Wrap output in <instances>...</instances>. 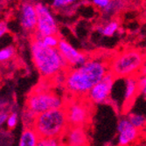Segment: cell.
<instances>
[{
	"instance_id": "1",
	"label": "cell",
	"mask_w": 146,
	"mask_h": 146,
	"mask_svg": "<svg viewBox=\"0 0 146 146\" xmlns=\"http://www.w3.org/2000/svg\"><path fill=\"white\" fill-rule=\"evenodd\" d=\"M110 71V62L102 58L88 59L66 73L65 87L69 94L83 97Z\"/></svg>"
},
{
	"instance_id": "2",
	"label": "cell",
	"mask_w": 146,
	"mask_h": 146,
	"mask_svg": "<svg viewBox=\"0 0 146 146\" xmlns=\"http://www.w3.org/2000/svg\"><path fill=\"white\" fill-rule=\"evenodd\" d=\"M31 48L34 65L43 77L54 78L58 74L68 69L69 66L58 47L46 46L39 38H34Z\"/></svg>"
},
{
	"instance_id": "3",
	"label": "cell",
	"mask_w": 146,
	"mask_h": 146,
	"mask_svg": "<svg viewBox=\"0 0 146 146\" xmlns=\"http://www.w3.org/2000/svg\"><path fill=\"white\" fill-rule=\"evenodd\" d=\"M69 126L64 107L50 110L35 116L33 128L39 137H61Z\"/></svg>"
},
{
	"instance_id": "4",
	"label": "cell",
	"mask_w": 146,
	"mask_h": 146,
	"mask_svg": "<svg viewBox=\"0 0 146 146\" xmlns=\"http://www.w3.org/2000/svg\"><path fill=\"white\" fill-rule=\"evenodd\" d=\"M145 60L143 52L136 49H128L119 52L110 61V71L115 78L138 75Z\"/></svg>"
},
{
	"instance_id": "5",
	"label": "cell",
	"mask_w": 146,
	"mask_h": 146,
	"mask_svg": "<svg viewBox=\"0 0 146 146\" xmlns=\"http://www.w3.org/2000/svg\"><path fill=\"white\" fill-rule=\"evenodd\" d=\"M64 101L51 92L39 91L33 93L27 100V115L35 118L39 114L54 109L64 107Z\"/></svg>"
},
{
	"instance_id": "6",
	"label": "cell",
	"mask_w": 146,
	"mask_h": 146,
	"mask_svg": "<svg viewBox=\"0 0 146 146\" xmlns=\"http://www.w3.org/2000/svg\"><path fill=\"white\" fill-rule=\"evenodd\" d=\"M90 102L88 100H72L65 103L64 108L67 112L68 122L70 126L86 127L91 118Z\"/></svg>"
},
{
	"instance_id": "7",
	"label": "cell",
	"mask_w": 146,
	"mask_h": 146,
	"mask_svg": "<svg viewBox=\"0 0 146 146\" xmlns=\"http://www.w3.org/2000/svg\"><path fill=\"white\" fill-rule=\"evenodd\" d=\"M35 9L38 15V23L34 38H41L46 35L57 34L58 25L50 10L41 3L36 4Z\"/></svg>"
},
{
	"instance_id": "8",
	"label": "cell",
	"mask_w": 146,
	"mask_h": 146,
	"mask_svg": "<svg viewBox=\"0 0 146 146\" xmlns=\"http://www.w3.org/2000/svg\"><path fill=\"white\" fill-rule=\"evenodd\" d=\"M115 76L109 71L104 77L93 87L86 96L87 99L94 104H104L110 102V94Z\"/></svg>"
},
{
	"instance_id": "9",
	"label": "cell",
	"mask_w": 146,
	"mask_h": 146,
	"mask_svg": "<svg viewBox=\"0 0 146 146\" xmlns=\"http://www.w3.org/2000/svg\"><path fill=\"white\" fill-rule=\"evenodd\" d=\"M58 49L71 68L79 67L88 60L85 54L79 52L64 39H60Z\"/></svg>"
},
{
	"instance_id": "10",
	"label": "cell",
	"mask_w": 146,
	"mask_h": 146,
	"mask_svg": "<svg viewBox=\"0 0 146 146\" xmlns=\"http://www.w3.org/2000/svg\"><path fill=\"white\" fill-rule=\"evenodd\" d=\"M63 145L83 146L88 144V139L84 127L68 126L61 137Z\"/></svg>"
},
{
	"instance_id": "11",
	"label": "cell",
	"mask_w": 146,
	"mask_h": 146,
	"mask_svg": "<svg viewBox=\"0 0 146 146\" xmlns=\"http://www.w3.org/2000/svg\"><path fill=\"white\" fill-rule=\"evenodd\" d=\"M123 91L122 99V107L125 108L132 104L139 93L138 76L133 75L123 78Z\"/></svg>"
},
{
	"instance_id": "12",
	"label": "cell",
	"mask_w": 146,
	"mask_h": 146,
	"mask_svg": "<svg viewBox=\"0 0 146 146\" xmlns=\"http://www.w3.org/2000/svg\"><path fill=\"white\" fill-rule=\"evenodd\" d=\"M21 25L26 31H35L38 23V15L35 5L30 3H24L21 6Z\"/></svg>"
},
{
	"instance_id": "13",
	"label": "cell",
	"mask_w": 146,
	"mask_h": 146,
	"mask_svg": "<svg viewBox=\"0 0 146 146\" xmlns=\"http://www.w3.org/2000/svg\"><path fill=\"white\" fill-rule=\"evenodd\" d=\"M118 134V144L121 146H126L136 142L139 135V129L135 128L133 125H131L123 131L119 132Z\"/></svg>"
},
{
	"instance_id": "14",
	"label": "cell",
	"mask_w": 146,
	"mask_h": 146,
	"mask_svg": "<svg viewBox=\"0 0 146 146\" xmlns=\"http://www.w3.org/2000/svg\"><path fill=\"white\" fill-rule=\"evenodd\" d=\"M39 136L33 128H26L22 133L19 140L20 146H36L39 140Z\"/></svg>"
},
{
	"instance_id": "15",
	"label": "cell",
	"mask_w": 146,
	"mask_h": 146,
	"mask_svg": "<svg viewBox=\"0 0 146 146\" xmlns=\"http://www.w3.org/2000/svg\"><path fill=\"white\" fill-rule=\"evenodd\" d=\"M119 29V23L115 20L110 21L105 25H98L96 27L97 32L105 37H112Z\"/></svg>"
},
{
	"instance_id": "16",
	"label": "cell",
	"mask_w": 146,
	"mask_h": 146,
	"mask_svg": "<svg viewBox=\"0 0 146 146\" xmlns=\"http://www.w3.org/2000/svg\"><path fill=\"white\" fill-rule=\"evenodd\" d=\"M126 116L129 119L130 123L138 129L143 128L146 124V116L143 114L132 111L129 112Z\"/></svg>"
},
{
	"instance_id": "17",
	"label": "cell",
	"mask_w": 146,
	"mask_h": 146,
	"mask_svg": "<svg viewBox=\"0 0 146 146\" xmlns=\"http://www.w3.org/2000/svg\"><path fill=\"white\" fill-rule=\"evenodd\" d=\"M38 146H58L63 145L61 137H40L38 142Z\"/></svg>"
},
{
	"instance_id": "18",
	"label": "cell",
	"mask_w": 146,
	"mask_h": 146,
	"mask_svg": "<svg viewBox=\"0 0 146 146\" xmlns=\"http://www.w3.org/2000/svg\"><path fill=\"white\" fill-rule=\"evenodd\" d=\"M41 42L49 47H58L60 38L56 36V34H52V35H46L39 38Z\"/></svg>"
},
{
	"instance_id": "19",
	"label": "cell",
	"mask_w": 146,
	"mask_h": 146,
	"mask_svg": "<svg viewBox=\"0 0 146 146\" xmlns=\"http://www.w3.org/2000/svg\"><path fill=\"white\" fill-rule=\"evenodd\" d=\"M14 48L11 46H8L0 50V62H4L10 60L14 55Z\"/></svg>"
},
{
	"instance_id": "20",
	"label": "cell",
	"mask_w": 146,
	"mask_h": 146,
	"mask_svg": "<svg viewBox=\"0 0 146 146\" xmlns=\"http://www.w3.org/2000/svg\"><path fill=\"white\" fill-rule=\"evenodd\" d=\"M78 0H54L52 1V7L59 9L62 7H67L76 3Z\"/></svg>"
},
{
	"instance_id": "21",
	"label": "cell",
	"mask_w": 146,
	"mask_h": 146,
	"mask_svg": "<svg viewBox=\"0 0 146 146\" xmlns=\"http://www.w3.org/2000/svg\"><path fill=\"white\" fill-rule=\"evenodd\" d=\"M132 124L130 123V122L129 121V119L127 118V116H124V117H122L121 119H119L118 121V123H117V132L119 133V132L123 131V129H125L126 128L131 126Z\"/></svg>"
},
{
	"instance_id": "22",
	"label": "cell",
	"mask_w": 146,
	"mask_h": 146,
	"mask_svg": "<svg viewBox=\"0 0 146 146\" xmlns=\"http://www.w3.org/2000/svg\"><path fill=\"white\" fill-rule=\"evenodd\" d=\"M138 86L139 93H141V95L146 98V76H138Z\"/></svg>"
},
{
	"instance_id": "23",
	"label": "cell",
	"mask_w": 146,
	"mask_h": 146,
	"mask_svg": "<svg viewBox=\"0 0 146 146\" xmlns=\"http://www.w3.org/2000/svg\"><path fill=\"white\" fill-rule=\"evenodd\" d=\"M112 2V0H92V3L98 8L106 9Z\"/></svg>"
},
{
	"instance_id": "24",
	"label": "cell",
	"mask_w": 146,
	"mask_h": 146,
	"mask_svg": "<svg viewBox=\"0 0 146 146\" xmlns=\"http://www.w3.org/2000/svg\"><path fill=\"white\" fill-rule=\"evenodd\" d=\"M18 122V116L16 113H12L8 118H7V125L10 129L14 128Z\"/></svg>"
},
{
	"instance_id": "25",
	"label": "cell",
	"mask_w": 146,
	"mask_h": 146,
	"mask_svg": "<svg viewBox=\"0 0 146 146\" xmlns=\"http://www.w3.org/2000/svg\"><path fill=\"white\" fill-rule=\"evenodd\" d=\"M7 32V25L5 22H0V38Z\"/></svg>"
},
{
	"instance_id": "26",
	"label": "cell",
	"mask_w": 146,
	"mask_h": 146,
	"mask_svg": "<svg viewBox=\"0 0 146 146\" xmlns=\"http://www.w3.org/2000/svg\"><path fill=\"white\" fill-rule=\"evenodd\" d=\"M138 76H146V60H144L143 64L142 65V67L139 70Z\"/></svg>"
},
{
	"instance_id": "27",
	"label": "cell",
	"mask_w": 146,
	"mask_h": 146,
	"mask_svg": "<svg viewBox=\"0 0 146 146\" xmlns=\"http://www.w3.org/2000/svg\"><path fill=\"white\" fill-rule=\"evenodd\" d=\"M7 114L5 113H2V114H0V126H1L5 121H7Z\"/></svg>"
},
{
	"instance_id": "28",
	"label": "cell",
	"mask_w": 146,
	"mask_h": 146,
	"mask_svg": "<svg viewBox=\"0 0 146 146\" xmlns=\"http://www.w3.org/2000/svg\"><path fill=\"white\" fill-rule=\"evenodd\" d=\"M145 15H146V11H145Z\"/></svg>"
}]
</instances>
